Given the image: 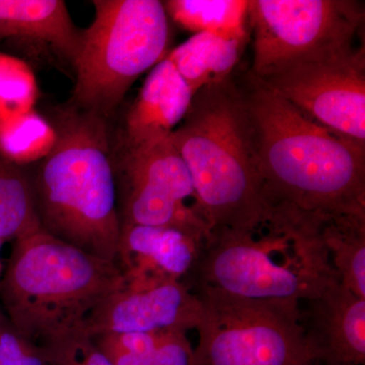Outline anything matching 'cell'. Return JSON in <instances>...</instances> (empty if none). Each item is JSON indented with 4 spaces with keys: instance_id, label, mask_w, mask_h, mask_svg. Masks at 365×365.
Listing matches in <instances>:
<instances>
[{
    "instance_id": "obj_7",
    "label": "cell",
    "mask_w": 365,
    "mask_h": 365,
    "mask_svg": "<svg viewBox=\"0 0 365 365\" xmlns=\"http://www.w3.org/2000/svg\"><path fill=\"white\" fill-rule=\"evenodd\" d=\"M201 302L195 365H306L299 302L192 288Z\"/></svg>"
},
{
    "instance_id": "obj_21",
    "label": "cell",
    "mask_w": 365,
    "mask_h": 365,
    "mask_svg": "<svg viewBox=\"0 0 365 365\" xmlns=\"http://www.w3.org/2000/svg\"><path fill=\"white\" fill-rule=\"evenodd\" d=\"M39 96L37 79L26 62L0 53V120L35 110Z\"/></svg>"
},
{
    "instance_id": "obj_1",
    "label": "cell",
    "mask_w": 365,
    "mask_h": 365,
    "mask_svg": "<svg viewBox=\"0 0 365 365\" xmlns=\"http://www.w3.org/2000/svg\"><path fill=\"white\" fill-rule=\"evenodd\" d=\"M234 78L267 205L324 218L365 215V145L309 119L250 71Z\"/></svg>"
},
{
    "instance_id": "obj_6",
    "label": "cell",
    "mask_w": 365,
    "mask_h": 365,
    "mask_svg": "<svg viewBox=\"0 0 365 365\" xmlns=\"http://www.w3.org/2000/svg\"><path fill=\"white\" fill-rule=\"evenodd\" d=\"M74 56L72 107L109 119L137 78L165 58L169 16L158 0H95Z\"/></svg>"
},
{
    "instance_id": "obj_27",
    "label": "cell",
    "mask_w": 365,
    "mask_h": 365,
    "mask_svg": "<svg viewBox=\"0 0 365 365\" xmlns=\"http://www.w3.org/2000/svg\"><path fill=\"white\" fill-rule=\"evenodd\" d=\"M306 365H321L319 364L318 362L314 361V360H312V361H309V364H307Z\"/></svg>"
},
{
    "instance_id": "obj_15",
    "label": "cell",
    "mask_w": 365,
    "mask_h": 365,
    "mask_svg": "<svg viewBox=\"0 0 365 365\" xmlns=\"http://www.w3.org/2000/svg\"><path fill=\"white\" fill-rule=\"evenodd\" d=\"M6 38L51 45L72 61L81 33L61 0H0V40Z\"/></svg>"
},
{
    "instance_id": "obj_3",
    "label": "cell",
    "mask_w": 365,
    "mask_h": 365,
    "mask_svg": "<svg viewBox=\"0 0 365 365\" xmlns=\"http://www.w3.org/2000/svg\"><path fill=\"white\" fill-rule=\"evenodd\" d=\"M55 129L56 143L32 179L41 230L116 262L122 225L107 120L71 107Z\"/></svg>"
},
{
    "instance_id": "obj_18",
    "label": "cell",
    "mask_w": 365,
    "mask_h": 365,
    "mask_svg": "<svg viewBox=\"0 0 365 365\" xmlns=\"http://www.w3.org/2000/svg\"><path fill=\"white\" fill-rule=\"evenodd\" d=\"M323 237L341 283L365 299V215L328 218Z\"/></svg>"
},
{
    "instance_id": "obj_8",
    "label": "cell",
    "mask_w": 365,
    "mask_h": 365,
    "mask_svg": "<svg viewBox=\"0 0 365 365\" xmlns=\"http://www.w3.org/2000/svg\"><path fill=\"white\" fill-rule=\"evenodd\" d=\"M364 16L362 4L352 0H250V72L265 78L297 62L352 49Z\"/></svg>"
},
{
    "instance_id": "obj_19",
    "label": "cell",
    "mask_w": 365,
    "mask_h": 365,
    "mask_svg": "<svg viewBox=\"0 0 365 365\" xmlns=\"http://www.w3.org/2000/svg\"><path fill=\"white\" fill-rule=\"evenodd\" d=\"M40 230L32 179L0 155V240L16 242Z\"/></svg>"
},
{
    "instance_id": "obj_17",
    "label": "cell",
    "mask_w": 365,
    "mask_h": 365,
    "mask_svg": "<svg viewBox=\"0 0 365 365\" xmlns=\"http://www.w3.org/2000/svg\"><path fill=\"white\" fill-rule=\"evenodd\" d=\"M248 4L247 0H169L163 6L168 16L191 32L246 41Z\"/></svg>"
},
{
    "instance_id": "obj_22",
    "label": "cell",
    "mask_w": 365,
    "mask_h": 365,
    "mask_svg": "<svg viewBox=\"0 0 365 365\" xmlns=\"http://www.w3.org/2000/svg\"><path fill=\"white\" fill-rule=\"evenodd\" d=\"M39 345L50 365H112L85 326L53 336Z\"/></svg>"
},
{
    "instance_id": "obj_12",
    "label": "cell",
    "mask_w": 365,
    "mask_h": 365,
    "mask_svg": "<svg viewBox=\"0 0 365 365\" xmlns=\"http://www.w3.org/2000/svg\"><path fill=\"white\" fill-rule=\"evenodd\" d=\"M300 307L312 360L321 365H365V299L340 280Z\"/></svg>"
},
{
    "instance_id": "obj_14",
    "label": "cell",
    "mask_w": 365,
    "mask_h": 365,
    "mask_svg": "<svg viewBox=\"0 0 365 365\" xmlns=\"http://www.w3.org/2000/svg\"><path fill=\"white\" fill-rule=\"evenodd\" d=\"M194 95L169 59L150 74L132 105L125 124V148L168 138L186 117Z\"/></svg>"
},
{
    "instance_id": "obj_24",
    "label": "cell",
    "mask_w": 365,
    "mask_h": 365,
    "mask_svg": "<svg viewBox=\"0 0 365 365\" xmlns=\"http://www.w3.org/2000/svg\"><path fill=\"white\" fill-rule=\"evenodd\" d=\"M0 365H50L44 350L21 335L0 307Z\"/></svg>"
},
{
    "instance_id": "obj_4",
    "label": "cell",
    "mask_w": 365,
    "mask_h": 365,
    "mask_svg": "<svg viewBox=\"0 0 365 365\" xmlns=\"http://www.w3.org/2000/svg\"><path fill=\"white\" fill-rule=\"evenodd\" d=\"M170 138L211 232L247 227L261 217L267 201L234 74L197 91Z\"/></svg>"
},
{
    "instance_id": "obj_2",
    "label": "cell",
    "mask_w": 365,
    "mask_h": 365,
    "mask_svg": "<svg viewBox=\"0 0 365 365\" xmlns=\"http://www.w3.org/2000/svg\"><path fill=\"white\" fill-rule=\"evenodd\" d=\"M327 220L269 204L249 227L211 232L188 274L190 289L215 288L252 299H313L339 280L324 242Z\"/></svg>"
},
{
    "instance_id": "obj_9",
    "label": "cell",
    "mask_w": 365,
    "mask_h": 365,
    "mask_svg": "<svg viewBox=\"0 0 365 365\" xmlns=\"http://www.w3.org/2000/svg\"><path fill=\"white\" fill-rule=\"evenodd\" d=\"M117 190L121 225L175 227L203 245L210 239L189 170L170 137L125 148Z\"/></svg>"
},
{
    "instance_id": "obj_16",
    "label": "cell",
    "mask_w": 365,
    "mask_h": 365,
    "mask_svg": "<svg viewBox=\"0 0 365 365\" xmlns=\"http://www.w3.org/2000/svg\"><path fill=\"white\" fill-rule=\"evenodd\" d=\"M246 41L225 39L210 33L195 34L165 56L192 93L232 76Z\"/></svg>"
},
{
    "instance_id": "obj_25",
    "label": "cell",
    "mask_w": 365,
    "mask_h": 365,
    "mask_svg": "<svg viewBox=\"0 0 365 365\" xmlns=\"http://www.w3.org/2000/svg\"><path fill=\"white\" fill-rule=\"evenodd\" d=\"M153 365H195V351L182 331L155 332Z\"/></svg>"
},
{
    "instance_id": "obj_11",
    "label": "cell",
    "mask_w": 365,
    "mask_h": 365,
    "mask_svg": "<svg viewBox=\"0 0 365 365\" xmlns=\"http://www.w3.org/2000/svg\"><path fill=\"white\" fill-rule=\"evenodd\" d=\"M201 302L179 280L125 284L98 306L86 319L91 336L106 333H153L196 330Z\"/></svg>"
},
{
    "instance_id": "obj_10",
    "label": "cell",
    "mask_w": 365,
    "mask_h": 365,
    "mask_svg": "<svg viewBox=\"0 0 365 365\" xmlns=\"http://www.w3.org/2000/svg\"><path fill=\"white\" fill-rule=\"evenodd\" d=\"M258 79L309 119L365 145L364 45L297 62Z\"/></svg>"
},
{
    "instance_id": "obj_13",
    "label": "cell",
    "mask_w": 365,
    "mask_h": 365,
    "mask_svg": "<svg viewBox=\"0 0 365 365\" xmlns=\"http://www.w3.org/2000/svg\"><path fill=\"white\" fill-rule=\"evenodd\" d=\"M203 246L178 228L122 225L116 263L123 273L125 284L182 281Z\"/></svg>"
},
{
    "instance_id": "obj_5",
    "label": "cell",
    "mask_w": 365,
    "mask_h": 365,
    "mask_svg": "<svg viewBox=\"0 0 365 365\" xmlns=\"http://www.w3.org/2000/svg\"><path fill=\"white\" fill-rule=\"evenodd\" d=\"M124 285L116 262L41 230L14 242L0 280V307L21 335L39 344L85 326L91 313Z\"/></svg>"
},
{
    "instance_id": "obj_23",
    "label": "cell",
    "mask_w": 365,
    "mask_h": 365,
    "mask_svg": "<svg viewBox=\"0 0 365 365\" xmlns=\"http://www.w3.org/2000/svg\"><path fill=\"white\" fill-rule=\"evenodd\" d=\"M91 338L112 365H153L155 332L106 333Z\"/></svg>"
},
{
    "instance_id": "obj_20",
    "label": "cell",
    "mask_w": 365,
    "mask_h": 365,
    "mask_svg": "<svg viewBox=\"0 0 365 365\" xmlns=\"http://www.w3.org/2000/svg\"><path fill=\"white\" fill-rule=\"evenodd\" d=\"M56 140L55 127L35 110L0 120V155L20 167L44 160Z\"/></svg>"
},
{
    "instance_id": "obj_26",
    "label": "cell",
    "mask_w": 365,
    "mask_h": 365,
    "mask_svg": "<svg viewBox=\"0 0 365 365\" xmlns=\"http://www.w3.org/2000/svg\"><path fill=\"white\" fill-rule=\"evenodd\" d=\"M4 245V242L0 240V280H1L2 274H4V265H2V259H1V247Z\"/></svg>"
}]
</instances>
